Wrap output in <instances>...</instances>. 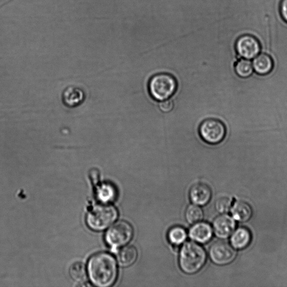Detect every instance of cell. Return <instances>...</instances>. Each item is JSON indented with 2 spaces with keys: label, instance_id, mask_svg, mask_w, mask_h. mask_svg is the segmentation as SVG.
I'll use <instances>...</instances> for the list:
<instances>
[{
  "label": "cell",
  "instance_id": "cell-15",
  "mask_svg": "<svg viewBox=\"0 0 287 287\" xmlns=\"http://www.w3.org/2000/svg\"><path fill=\"white\" fill-rule=\"evenodd\" d=\"M231 212L234 219L241 222L248 221L253 213L251 206L243 201L236 202L232 207Z\"/></svg>",
  "mask_w": 287,
  "mask_h": 287
},
{
  "label": "cell",
  "instance_id": "cell-14",
  "mask_svg": "<svg viewBox=\"0 0 287 287\" xmlns=\"http://www.w3.org/2000/svg\"><path fill=\"white\" fill-rule=\"evenodd\" d=\"M138 257L136 247L129 245L123 246L117 252V259L118 264L123 267H128L135 263Z\"/></svg>",
  "mask_w": 287,
  "mask_h": 287
},
{
  "label": "cell",
  "instance_id": "cell-19",
  "mask_svg": "<svg viewBox=\"0 0 287 287\" xmlns=\"http://www.w3.org/2000/svg\"><path fill=\"white\" fill-rule=\"evenodd\" d=\"M204 218V212L199 205H190L187 207L185 219L189 224L194 225L201 222Z\"/></svg>",
  "mask_w": 287,
  "mask_h": 287
},
{
  "label": "cell",
  "instance_id": "cell-9",
  "mask_svg": "<svg viewBox=\"0 0 287 287\" xmlns=\"http://www.w3.org/2000/svg\"><path fill=\"white\" fill-rule=\"evenodd\" d=\"M236 229V222L233 218L222 214L216 218L212 223V230L218 238L226 239L229 237Z\"/></svg>",
  "mask_w": 287,
  "mask_h": 287
},
{
  "label": "cell",
  "instance_id": "cell-10",
  "mask_svg": "<svg viewBox=\"0 0 287 287\" xmlns=\"http://www.w3.org/2000/svg\"><path fill=\"white\" fill-rule=\"evenodd\" d=\"M212 192L210 187L199 182L193 185L190 190V199L193 204L199 206H204L208 203L211 199Z\"/></svg>",
  "mask_w": 287,
  "mask_h": 287
},
{
  "label": "cell",
  "instance_id": "cell-8",
  "mask_svg": "<svg viewBox=\"0 0 287 287\" xmlns=\"http://www.w3.org/2000/svg\"><path fill=\"white\" fill-rule=\"evenodd\" d=\"M236 49L241 57L250 60L258 55L261 46L255 37L251 35H244L237 39Z\"/></svg>",
  "mask_w": 287,
  "mask_h": 287
},
{
  "label": "cell",
  "instance_id": "cell-6",
  "mask_svg": "<svg viewBox=\"0 0 287 287\" xmlns=\"http://www.w3.org/2000/svg\"><path fill=\"white\" fill-rule=\"evenodd\" d=\"M133 235L132 226L129 223L122 221L117 222L107 231L106 240L112 248L117 249L127 245L132 239Z\"/></svg>",
  "mask_w": 287,
  "mask_h": 287
},
{
  "label": "cell",
  "instance_id": "cell-4",
  "mask_svg": "<svg viewBox=\"0 0 287 287\" xmlns=\"http://www.w3.org/2000/svg\"><path fill=\"white\" fill-rule=\"evenodd\" d=\"M117 217L118 211L116 207L107 203L99 204L89 212L87 222L92 230L102 231L112 225Z\"/></svg>",
  "mask_w": 287,
  "mask_h": 287
},
{
  "label": "cell",
  "instance_id": "cell-25",
  "mask_svg": "<svg viewBox=\"0 0 287 287\" xmlns=\"http://www.w3.org/2000/svg\"><path fill=\"white\" fill-rule=\"evenodd\" d=\"M91 179L94 184L96 185L100 179V173L97 170H92L90 173Z\"/></svg>",
  "mask_w": 287,
  "mask_h": 287
},
{
  "label": "cell",
  "instance_id": "cell-17",
  "mask_svg": "<svg viewBox=\"0 0 287 287\" xmlns=\"http://www.w3.org/2000/svg\"><path fill=\"white\" fill-rule=\"evenodd\" d=\"M168 239L170 243L175 246H179L184 243L187 239L186 230L180 226L172 227L168 232Z\"/></svg>",
  "mask_w": 287,
  "mask_h": 287
},
{
  "label": "cell",
  "instance_id": "cell-2",
  "mask_svg": "<svg viewBox=\"0 0 287 287\" xmlns=\"http://www.w3.org/2000/svg\"><path fill=\"white\" fill-rule=\"evenodd\" d=\"M206 252L197 242H187L181 247L179 255V265L187 274H194L205 265Z\"/></svg>",
  "mask_w": 287,
  "mask_h": 287
},
{
  "label": "cell",
  "instance_id": "cell-23",
  "mask_svg": "<svg viewBox=\"0 0 287 287\" xmlns=\"http://www.w3.org/2000/svg\"><path fill=\"white\" fill-rule=\"evenodd\" d=\"M160 110L163 113H169L174 108V103L170 99L163 101L160 102Z\"/></svg>",
  "mask_w": 287,
  "mask_h": 287
},
{
  "label": "cell",
  "instance_id": "cell-7",
  "mask_svg": "<svg viewBox=\"0 0 287 287\" xmlns=\"http://www.w3.org/2000/svg\"><path fill=\"white\" fill-rule=\"evenodd\" d=\"M210 260L218 265H226L232 263L237 256V252L232 246L225 241H216L209 250Z\"/></svg>",
  "mask_w": 287,
  "mask_h": 287
},
{
  "label": "cell",
  "instance_id": "cell-16",
  "mask_svg": "<svg viewBox=\"0 0 287 287\" xmlns=\"http://www.w3.org/2000/svg\"><path fill=\"white\" fill-rule=\"evenodd\" d=\"M117 190L113 185L110 184H102L98 186L97 196L98 199L103 202L108 203L115 200L117 196Z\"/></svg>",
  "mask_w": 287,
  "mask_h": 287
},
{
  "label": "cell",
  "instance_id": "cell-21",
  "mask_svg": "<svg viewBox=\"0 0 287 287\" xmlns=\"http://www.w3.org/2000/svg\"><path fill=\"white\" fill-rule=\"evenodd\" d=\"M232 204V199L227 196H221L216 200L215 208L221 214H225L229 211Z\"/></svg>",
  "mask_w": 287,
  "mask_h": 287
},
{
  "label": "cell",
  "instance_id": "cell-20",
  "mask_svg": "<svg viewBox=\"0 0 287 287\" xmlns=\"http://www.w3.org/2000/svg\"><path fill=\"white\" fill-rule=\"evenodd\" d=\"M69 273L71 278L77 282H83L87 279L85 265L82 262H76L70 266Z\"/></svg>",
  "mask_w": 287,
  "mask_h": 287
},
{
  "label": "cell",
  "instance_id": "cell-1",
  "mask_svg": "<svg viewBox=\"0 0 287 287\" xmlns=\"http://www.w3.org/2000/svg\"><path fill=\"white\" fill-rule=\"evenodd\" d=\"M88 270L93 284L97 286H110L115 283L117 278L116 261L106 252L94 255L89 261Z\"/></svg>",
  "mask_w": 287,
  "mask_h": 287
},
{
  "label": "cell",
  "instance_id": "cell-24",
  "mask_svg": "<svg viewBox=\"0 0 287 287\" xmlns=\"http://www.w3.org/2000/svg\"><path fill=\"white\" fill-rule=\"evenodd\" d=\"M280 13L282 18L287 22V0H282L280 4Z\"/></svg>",
  "mask_w": 287,
  "mask_h": 287
},
{
  "label": "cell",
  "instance_id": "cell-11",
  "mask_svg": "<svg viewBox=\"0 0 287 287\" xmlns=\"http://www.w3.org/2000/svg\"><path fill=\"white\" fill-rule=\"evenodd\" d=\"M213 230L205 222H198L189 231V236L193 241L199 244H206L212 238Z\"/></svg>",
  "mask_w": 287,
  "mask_h": 287
},
{
  "label": "cell",
  "instance_id": "cell-18",
  "mask_svg": "<svg viewBox=\"0 0 287 287\" xmlns=\"http://www.w3.org/2000/svg\"><path fill=\"white\" fill-rule=\"evenodd\" d=\"M235 71L237 76L242 78H247L251 77L253 73L254 68L251 61L243 58L236 62Z\"/></svg>",
  "mask_w": 287,
  "mask_h": 287
},
{
  "label": "cell",
  "instance_id": "cell-22",
  "mask_svg": "<svg viewBox=\"0 0 287 287\" xmlns=\"http://www.w3.org/2000/svg\"><path fill=\"white\" fill-rule=\"evenodd\" d=\"M67 93L70 95L71 97H64L65 102L69 106L78 105L79 102L83 101V95L82 91H79L76 89H70L66 91Z\"/></svg>",
  "mask_w": 287,
  "mask_h": 287
},
{
  "label": "cell",
  "instance_id": "cell-13",
  "mask_svg": "<svg viewBox=\"0 0 287 287\" xmlns=\"http://www.w3.org/2000/svg\"><path fill=\"white\" fill-rule=\"evenodd\" d=\"M252 240L251 231L245 227L239 228L232 234L231 242L235 249L242 250L249 246Z\"/></svg>",
  "mask_w": 287,
  "mask_h": 287
},
{
  "label": "cell",
  "instance_id": "cell-5",
  "mask_svg": "<svg viewBox=\"0 0 287 287\" xmlns=\"http://www.w3.org/2000/svg\"><path fill=\"white\" fill-rule=\"evenodd\" d=\"M201 139L211 146L219 145L227 135V127L217 118H209L202 121L198 128Z\"/></svg>",
  "mask_w": 287,
  "mask_h": 287
},
{
  "label": "cell",
  "instance_id": "cell-3",
  "mask_svg": "<svg viewBox=\"0 0 287 287\" xmlns=\"http://www.w3.org/2000/svg\"><path fill=\"white\" fill-rule=\"evenodd\" d=\"M178 82L172 74L160 73L155 74L148 83V91L156 101L170 100L177 91Z\"/></svg>",
  "mask_w": 287,
  "mask_h": 287
},
{
  "label": "cell",
  "instance_id": "cell-12",
  "mask_svg": "<svg viewBox=\"0 0 287 287\" xmlns=\"http://www.w3.org/2000/svg\"><path fill=\"white\" fill-rule=\"evenodd\" d=\"M252 66L257 74L264 76L273 71L274 63L273 58L269 54L261 53L255 57Z\"/></svg>",
  "mask_w": 287,
  "mask_h": 287
}]
</instances>
